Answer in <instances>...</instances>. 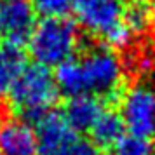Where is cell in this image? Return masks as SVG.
<instances>
[{
	"instance_id": "cell-12",
	"label": "cell",
	"mask_w": 155,
	"mask_h": 155,
	"mask_svg": "<svg viewBox=\"0 0 155 155\" xmlns=\"http://www.w3.org/2000/svg\"><path fill=\"white\" fill-rule=\"evenodd\" d=\"M124 25L134 35H145L153 25V7L148 0H131L124 9Z\"/></svg>"
},
{
	"instance_id": "cell-2",
	"label": "cell",
	"mask_w": 155,
	"mask_h": 155,
	"mask_svg": "<svg viewBox=\"0 0 155 155\" xmlns=\"http://www.w3.org/2000/svg\"><path fill=\"white\" fill-rule=\"evenodd\" d=\"M28 51L37 64L61 66L73 58L80 44L77 26L64 18H44L28 38Z\"/></svg>"
},
{
	"instance_id": "cell-15",
	"label": "cell",
	"mask_w": 155,
	"mask_h": 155,
	"mask_svg": "<svg viewBox=\"0 0 155 155\" xmlns=\"http://www.w3.org/2000/svg\"><path fill=\"white\" fill-rule=\"evenodd\" d=\"M35 12L44 18H63L73 11L75 0H30Z\"/></svg>"
},
{
	"instance_id": "cell-10",
	"label": "cell",
	"mask_w": 155,
	"mask_h": 155,
	"mask_svg": "<svg viewBox=\"0 0 155 155\" xmlns=\"http://www.w3.org/2000/svg\"><path fill=\"white\" fill-rule=\"evenodd\" d=\"M26 64L21 47H14L9 44L0 45V99L9 96L16 78L19 77Z\"/></svg>"
},
{
	"instance_id": "cell-8",
	"label": "cell",
	"mask_w": 155,
	"mask_h": 155,
	"mask_svg": "<svg viewBox=\"0 0 155 155\" xmlns=\"http://www.w3.org/2000/svg\"><path fill=\"white\" fill-rule=\"evenodd\" d=\"M35 134L38 141V152L42 155H49L77 133L66 122L63 113L51 110L35 120Z\"/></svg>"
},
{
	"instance_id": "cell-4",
	"label": "cell",
	"mask_w": 155,
	"mask_h": 155,
	"mask_svg": "<svg viewBox=\"0 0 155 155\" xmlns=\"http://www.w3.org/2000/svg\"><path fill=\"white\" fill-rule=\"evenodd\" d=\"M124 9L122 0H75L73 4L78 25L117 49L127 47L133 40V33L124 25Z\"/></svg>"
},
{
	"instance_id": "cell-9",
	"label": "cell",
	"mask_w": 155,
	"mask_h": 155,
	"mask_svg": "<svg viewBox=\"0 0 155 155\" xmlns=\"http://www.w3.org/2000/svg\"><path fill=\"white\" fill-rule=\"evenodd\" d=\"M103 112L105 108L98 96L82 94V96L70 98L63 115L66 122L71 126V129L77 133V131H91V127Z\"/></svg>"
},
{
	"instance_id": "cell-7",
	"label": "cell",
	"mask_w": 155,
	"mask_h": 155,
	"mask_svg": "<svg viewBox=\"0 0 155 155\" xmlns=\"http://www.w3.org/2000/svg\"><path fill=\"white\" fill-rule=\"evenodd\" d=\"M35 129L25 120L5 119L0 122V155H37Z\"/></svg>"
},
{
	"instance_id": "cell-13",
	"label": "cell",
	"mask_w": 155,
	"mask_h": 155,
	"mask_svg": "<svg viewBox=\"0 0 155 155\" xmlns=\"http://www.w3.org/2000/svg\"><path fill=\"white\" fill-rule=\"evenodd\" d=\"M113 155H153V145L147 138L124 134L113 147Z\"/></svg>"
},
{
	"instance_id": "cell-14",
	"label": "cell",
	"mask_w": 155,
	"mask_h": 155,
	"mask_svg": "<svg viewBox=\"0 0 155 155\" xmlns=\"http://www.w3.org/2000/svg\"><path fill=\"white\" fill-rule=\"evenodd\" d=\"M49 155H101L99 148L92 141L85 140L78 134H73L70 140L63 143L59 148H56Z\"/></svg>"
},
{
	"instance_id": "cell-11",
	"label": "cell",
	"mask_w": 155,
	"mask_h": 155,
	"mask_svg": "<svg viewBox=\"0 0 155 155\" xmlns=\"http://www.w3.org/2000/svg\"><path fill=\"white\" fill-rule=\"evenodd\" d=\"M126 126L122 122L120 113H115L112 110H105L99 115V119L94 122V126L91 127V138L92 143L96 147L103 148H113L119 140L124 136Z\"/></svg>"
},
{
	"instance_id": "cell-17",
	"label": "cell",
	"mask_w": 155,
	"mask_h": 155,
	"mask_svg": "<svg viewBox=\"0 0 155 155\" xmlns=\"http://www.w3.org/2000/svg\"><path fill=\"white\" fill-rule=\"evenodd\" d=\"M153 155H155V153H153Z\"/></svg>"
},
{
	"instance_id": "cell-5",
	"label": "cell",
	"mask_w": 155,
	"mask_h": 155,
	"mask_svg": "<svg viewBox=\"0 0 155 155\" xmlns=\"http://www.w3.org/2000/svg\"><path fill=\"white\" fill-rule=\"evenodd\" d=\"M120 117L129 134L155 136V91L148 84H134L120 98Z\"/></svg>"
},
{
	"instance_id": "cell-6",
	"label": "cell",
	"mask_w": 155,
	"mask_h": 155,
	"mask_svg": "<svg viewBox=\"0 0 155 155\" xmlns=\"http://www.w3.org/2000/svg\"><path fill=\"white\" fill-rule=\"evenodd\" d=\"M35 9L30 0H0V38L21 47L35 28Z\"/></svg>"
},
{
	"instance_id": "cell-3",
	"label": "cell",
	"mask_w": 155,
	"mask_h": 155,
	"mask_svg": "<svg viewBox=\"0 0 155 155\" xmlns=\"http://www.w3.org/2000/svg\"><path fill=\"white\" fill-rule=\"evenodd\" d=\"M58 96L59 89L56 78L52 77L49 68L37 63L23 68L9 92L12 108L21 117L33 122L51 112L58 101Z\"/></svg>"
},
{
	"instance_id": "cell-16",
	"label": "cell",
	"mask_w": 155,
	"mask_h": 155,
	"mask_svg": "<svg viewBox=\"0 0 155 155\" xmlns=\"http://www.w3.org/2000/svg\"><path fill=\"white\" fill-rule=\"evenodd\" d=\"M148 2H150V5H152V7H153V11H155V0H148Z\"/></svg>"
},
{
	"instance_id": "cell-1",
	"label": "cell",
	"mask_w": 155,
	"mask_h": 155,
	"mask_svg": "<svg viewBox=\"0 0 155 155\" xmlns=\"http://www.w3.org/2000/svg\"><path fill=\"white\" fill-rule=\"evenodd\" d=\"M54 78L59 92L70 98L82 94L113 98L122 89L124 64L112 47H94L58 66Z\"/></svg>"
}]
</instances>
